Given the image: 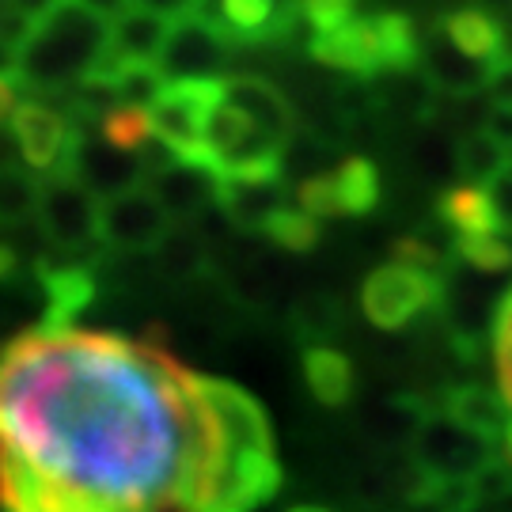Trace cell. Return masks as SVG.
I'll use <instances>...</instances> for the list:
<instances>
[{"label": "cell", "mask_w": 512, "mask_h": 512, "mask_svg": "<svg viewBox=\"0 0 512 512\" xmlns=\"http://www.w3.org/2000/svg\"><path fill=\"white\" fill-rule=\"evenodd\" d=\"M281 486L255 395L126 334L38 327L0 353L8 512H255Z\"/></svg>", "instance_id": "6da1fadb"}, {"label": "cell", "mask_w": 512, "mask_h": 512, "mask_svg": "<svg viewBox=\"0 0 512 512\" xmlns=\"http://www.w3.org/2000/svg\"><path fill=\"white\" fill-rule=\"evenodd\" d=\"M107 50L110 19L65 0L54 16H46L31 27L23 50L16 54L12 73L19 76V84H27L42 95L76 92L107 61Z\"/></svg>", "instance_id": "7a4b0ae2"}, {"label": "cell", "mask_w": 512, "mask_h": 512, "mask_svg": "<svg viewBox=\"0 0 512 512\" xmlns=\"http://www.w3.org/2000/svg\"><path fill=\"white\" fill-rule=\"evenodd\" d=\"M501 444L482 437L467 421L448 414L437 406L429 418H421L414 433V463L425 475V486L433 494H456V490H475L482 478L490 475L494 456Z\"/></svg>", "instance_id": "3957f363"}, {"label": "cell", "mask_w": 512, "mask_h": 512, "mask_svg": "<svg viewBox=\"0 0 512 512\" xmlns=\"http://www.w3.org/2000/svg\"><path fill=\"white\" fill-rule=\"evenodd\" d=\"M220 103H224V80H167L164 95L148 107L156 141L179 160L217 164L205 152V133Z\"/></svg>", "instance_id": "277c9868"}, {"label": "cell", "mask_w": 512, "mask_h": 512, "mask_svg": "<svg viewBox=\"0 0 512 512\" xmlns=\"http://www.w3.org/2000/svg\"><path fill=\"white\" fill-rule=\"evenodd\" d=\"M444 296H448V277L425 274L391 258L365 277L361 308L368 323H376L380 330H403L425 311L444 308Z\"/></svg>", "instance_id": "5b68a950"}, {"label": "cell", "mask_w": 512, "mask_h": 512, "mask_svg": "<svg viewBox=\"0 0 512 512\" xmlns=\"http://www.w3.org/2000/svg\"><path fill=\"white\" fill-rule=\"evenodd\" d=\"M99 217H103V198H95L84 183L69 175H54L42 183V202H38V232L50 247L61 251H84L99 239Z\"/></svg>", "instance_id": "8992f818"}, {"label": "cell", "mask_w": 512, "mask_h": 512, "mask_svg": "<svg viewBox=\"0 0 512 512\" xmlns=\"http://www.w3.org/2000/svg\"><path fill=\"white\" fill-rule=\"evenodd\" d=\"M171 236H175V217L148 186L103 198L99 239L114 251H160Z\"/></svg>", "instance_id": "52a82bcc"}, {"label": "cell", "mask_w": 512, "mask_h": 512, "mask_svg": "<svg viewBox=\"0 0 512 512\" xmlns=\"http://www.w3.org/2000/svg\"><path fill=\"white\" fill-rule=\"evenodd\" d=\"M12 137H16L19 160L31 167V171H42L46 179H54V175H61V167H65L69 152H73L80 126L69 122L50 103L27 99L16 110V118H12Z\"/></svg>", "instance_id": "ba28073f"}, {"label": "cell", "mask_w": 512, "mask_h": 512, "mask_svg": "<svg viewBox=\"0 0 512 512\" xmlns=\"http://www.w3.org/2000/svg\"><path fill=\"white\" fill-rule=\"evenodd\" d=\"M228 46H232V35L220 27L217 16L179 19L160 57V73L167 80H220Z\"/></svg>", "instance_id": "9c48e42d"}, {"label": "cell", "mask_w": 512, "mask_h": 512, "mask_svg": "<svg viewBox=\"0 0 512 512\" xmlns=\"http://www.w3.org/2000/svg\"><path fill=\"white\" fill-rule=\"evenodd\" d=\"M308 50L319 65L342 69L357 80H376V76L387 73V42L380 16H357L342 31L311 35Z\"/></svg>", "instance_id": "30bf717a"}, {"label": "cell", "mask_w": 512, "mask_h": 512, "mask_svg": "<svg viewBox=\"0 0 512 512\" xmlns=\"http://www.w3.org/2000/svg\"><path fill=\"white\" fill-rule=\"evenodd\" d=\"M148 190L164 202L171 217H194L205 205H220V171L209 160H179L171 156L148 175Z\"/></svg>", "instance_id": "8fae6325"}, {"label": "cell", "mask_w": 512, "mask_h": 512, "mask_svg": "<svg viewBox=\"0 0 512 512\" xmlns=\"http://www.w3.org/2000/svg\"><path fill=\"white\" fill-rule=\"evenodd\" d=\"M224 99L255 126L262 141H270L277 148L289 145L296 114L289 107V99L277 92L270 80H262V76H232V80H224Z\"/></svg>", "instance_id": "7c38bea8"}, {"label": "cell", "mask_w": 512, "mask_h": 512, "mask_svg": "<svg viewBox=\"0 0 512 512\" xmlns=\"http://www.w3.org/2000/svg\"><path fill=\"white\" fill-rule=\"evenodd\" d=\"M171 19L145 12V8H129L126 16L110 23V50L107 61L114 65H160L171 38Z\"/></svg>", "instance_id": "4fadbf2b"}, {"label": "cell", "mask_w": 512, "mask_h": 512, "mask_svg": "<svg viewBox=\"0 0 512 512\" xmlns=\"http://www.w3.org/2000/svg\"><path fill=\"white\" fill-rule=\"evenodd\" d=\"M437 220L448 228L452 243L475 236H505L501 217H497L494 194L486 186H471V183L448 186L437 198Z\"/></svg>", "instance_id": "5bb4252c"}, {"label": "cell", "mask_w": 512, "mask_h": 512, "mask_svg": "<svg viewBox=\"0 0 512 512\" xmlns=\"http://www.w3.org/2000/svg\"><path fill=\"white\" fill-rule=\"evenodd\" d=\"M437 31L448 38L467 61L486 65V69L509 54V50H505V23L497 16H490V12H482V8H459V12L440 16Z\"/></svg>", "instance_id": "9a60e30c"}, {"label": "cell", "mask_w": 512, "mask_h": 512, "mask_svg": "<svg viewBox=\"0 0 512 512\" xmlns=\"http://www.w3.org/2000/svg\"><path fill=\"white\" fill-rule=\"evenodd\" d=\"M220 27L232 38H285L300 12H285L281 0H220Z\"/></svg>", "instance_id": "2e32d148"}, {"label": "cell", "mask_w": 512, "mask_h": 512, "mask_svg": "<svg viewBox=\"0 0 512 512\" xmlns=\"http://www.w3.org/2000/svg\"><path fill=\"white\" fill-rule=\"evenodd\" d=\"M42 296H46V327H73L80 308H88L95 296V281L84 266H42Z\"/></svg>", "instance_id": "e0dca14e"}, {"label": "cell", "mask_w": 512, "mask_h": 512, "mask_svg": "<svg viewBox=\"0 0 512 512\" xmlns=\"http://www.w3.org/2000/svg\"><path fill=\"white\" fill-rule=\"evenodd\" d=\"M486 76H490L486 65L467 61L440 31L433 35L429 54H425V80H429L437 92L459 95V99H463V95L486 92Z\"/></svg>", "instance_id": "ac0fdd59"}, {"label": "cell", "mask_w": 512, "mask_h": 512, "mask_svg": "<svg viewBox=\"0 0 512 512\" xmlns=\"http://www.w3.org/2000/svg\"><path fill=\"white\" fill-rule=\"evenodd\" d=\"M456 171H459V183H471V186H490L509 171L512 164V152L501 141H494L486 129H475L467 133L463 141L456 145Z\"/></svg>", "instance_id": "d6986e66"}, {"label": "cell", "mask_w": 512, "mask_h": 512, "mask_svg": "<svg viewBox=\"0 0 512 512\" xmlns=\"http://www.w3.org/2000/svg\"><path fill=\"white\" fill-rule=\"evenodd\" d=\"M304 384L323 406H342L353 395V365L338 349L311 346L304 353Z\"/></svg>", "instance_id": "ffe728a7"}, {"label": "cell", "mask_w": 512, "mask_h": 512, "mask_svg": "<svg viewBox=\"0 0 512 512\" xmlns=\"http://www.w3.org/2000/svg\"><path fill=\"white\" fill-rule=\"evenodd\" d=\"M220 209H224L228 220L239 224V228L266 232V224L285 209V194H281V183H274V186H220Z\"/></svg>", "instance_id": "44dd1931"}, {"label": "cell", "mask_w": 512, "mask_h": 512, "mask_svg": "<svg viewBox=\"0 0 512 512\" xmlns=\"http://www.w3.org/2000/svg\"><path fill=\"white\" fill-rule=\"evenodd\" d=\"M338 175V198L346 217H368L380 205V167L368 156H349L342 167H334Z\"/></svg>", "instance_id": "7402d4cb"}, {"label": "cell", "mask_w": 512, "mask_h": 512, "mask_svg": "<svg viewBox=\"0 0 512 512\" xmlns=\"http://www.w3.org/2000/svg\"><path fill=\"white\" fill-rule=\"evenodd\" d=\"M99 137L118 152L129 156H145L156 145V129H152V114L145 107H114L99 122Z\"/></svg>", "instance_id": "603a6c76"}, {"label": "cell", "mask_w": 512, "mask_h": 512, "mask_svg": "<svg viewBox=\"0 0 512 512\" xmlns=\"http://www.w3.org/2000/svg\"><path fill=\"white\" fill-rule=\"evenodd\" d=\"M38 202H42V183L35 175H27L23 167L0 164V224L19 228V224L35 220Z\"/></svg>", "instance_id": "cb8c5ba5"}, {"label": "cell", "mask_w": 512, "mask_h": 512, "mask_svg": "<svg viewBox=\"0 0 512 512\" xmlns=\"http://www.w3.org/2000/svg\"><path fill=\"white\" fill-rule=\"evenodd\" d=\"M494 365H497V391H501V399H505L512 418V285L509 293L501 296V304H497ZM505 456L512 459V421H509V437H505Z\"/></svg>", "instance_id": "d4e9b609"}, {"label": "cell", "mask_w": 512, "mask_h": 512, "mask_svg": "<svg viewBox=\"0 0 512 512\" xmlns=\"http://www.w3.org/2000/svg\"><path fill=\"white\" fill-rule=\"evenodd\" d=\"M262 236H270L277 247L300 255V251H311V247L319 243V220L311 217V213H304L300 205H285V209L266 224Z\"/></svg>", "instance_id": "484cf974"}, {"label": "cell", "mask_w": 512, "mask_h": 512, "mask_svg": "<svg viewBox=\"0 0 512 512\" xmlns=\"http://www.w3.org/2000/svg\"><path fill=\"white\" fill-rule=\"evenodd\" d=\"M456 258L467 262L475 274H505V270H512V239L509 236L456 239Z\"/></svg>", "instance_id": "4316f807"}, {"label": "cell", "mask_w": 512, "mask_h": 512, "mask_svg": "<svg viewBox=\"0 0 512 512\" xmlns=\"http://www.w3.org/2000/svg\"><path fill=\"white\" fill-rule=\"evenodd\" d=\"M296 205L319 220H330L342 213V198H338V175L334 171H319V175H308L304 183L296 186Z\"/></svg>", "instance_id": "83f0119b"}, {"label": "cell", "mask_w": 512, "mask_h": 512, "mask_svg": "<svg viewBox=\"0 0 512 512\" xmlns=\"http://www.w3.org/2000/svg\"><path fill=\"white\" fill-rule=\"evenodd\" d=\"M304 19L311 23L315 35H330V31H342L346 23L357 19V0H300Z\"/></svg>", "instance_id": "f1b7e54d"}, {"label": "cell", "mask_w": 512, "mask_h": 512, "mask_svg": "<svg viewBox=\"0 0 512 512\" xmlns=\"http://www.w3.org/2000/svg\"><path fill=\"white\" fill-rule=\"evenodd\" d=\"M486 99L494 110H509L512 114V54H505L501 61L490 65L486 76Z\"/></svg>", "instance_id": "f546056e"}, {"label": "cell", "mask_w": 512, "mask_h": 512, "mask_svg": "<svg viewBox=\"0 0 512 512\" xmlns=\"http://www.w3.org/2000/svg\"><path fill=\"white\" fill-rule=\"evenodd\" d=\"M205 4H209V0H133V8L156 12V16L171 19V23H179V19H190V16H202Z\"/></svg>", "instance_id": "4dcf8cb0"}, {"label": "cell", "mask_w": 512, "mask_h": 512, "mask_svg": "<svg viewBox=\"0 0 512 512\" xmlns=\"http://www.w3.org/2000/svg\"><path fill=\"white\" fill-rule=\"evenodd\" d=\"M61 4H65V0H4V8H8V12H16L19 19H27L31 27L42 23L46 16H54Z\"/></svg>", "instance_id": "1f68e13d"}, {"label": "cell", "mask_w": 512, "mask_h": 512, "mask_svg": "<svg viewBox=\"0 0 512 512\" xmlns=\"http://www.w3.org/2000/svg\"><path fill=\"white\" fill-rule=\"evenodd\" d=\"M19 103V76L16 73H0V126H12Z\"/></svg>", "instance_id": "d6a6232c"}, {"label": "cell", "mask_w": 512, "mask_h": 512, "mask_svg": "<svg viewBox=\"0 0 512 512\" xmlns=\"http://www.w3.org/2000/svg\"><path fill=\"white\" fill-rule=\"evenodd\" d=\"M490 194H494V202H497V217H501L505 236H512V164H509V171L490 186Z\"/></svg>", "instance_id": "836d02e7"}, {"label": "cell", "mask_w": 512, "mask_h": 512, "mask_svg": "<svg viewBox=\"0 0 512 512\" xmlns=\"http://www.w3.org/2000/svg\"><path fill=\"white\" fill-rule=\"evenodd\" d=\"M73 4L88 8V12H95V16L110 19V23H114L118 16H126L129 8H133V0H73Z\"/></svg>", "instance_id": "e575fe53"}, {"label": "cell", "mask_w": 512, "mask_h": 512, "mask_svg": "<svg viewBox=\"0 0 512 512\" xmlns=\"http://www.w3.org/2000/svg\"><path fill=\"white\" fill-rule=\"evenodd\" d=\"M486 133L512 152V114L509 110H490V118H486Z\"/></svg>", "instance_id": "d590c367"}, {"label": "cell", "mask_w": 512, "mask_h": 512, "mask_svg": "<svg viewBox=\"0 0 512 512\" xmlns=\"http://www.w3.org/2000/svg\"><path fill=\"white\" fill-rule=\"evenodd\" d=\"M478 4H482V12H490V16H497V12L512 16V0H478Z\"/></svg>", "instance_id": "8d00e7d4"}, {"label": "cell", "mask_w": 512, "mask_h": 512, "mask_svg": "<svg viewBox=\"0 0 512 512\" xmlns=\"http://www.w3.org/2000/svg\"><path fill=\"white\" fill-rule=\"evenodd\" d=\"M12 262H16V258H12V247H8L4 239H0V277L12 270Z\"/></svg>", "instance_id": "74e56055"}, {"label": "cell", "mask_w": 512, "mask_h": 512, "mask_svg": "<svg viewBox=\"0 0 512 512\" xmlns=\"http://www.w3.org/2000/svg\"><path fill=\"white\" fill-rule=\"evenodd\" d=\"M289 512H330L327 505H293Z\"/></svg>", "instance_id": "f35d334b"}]
</instances>
